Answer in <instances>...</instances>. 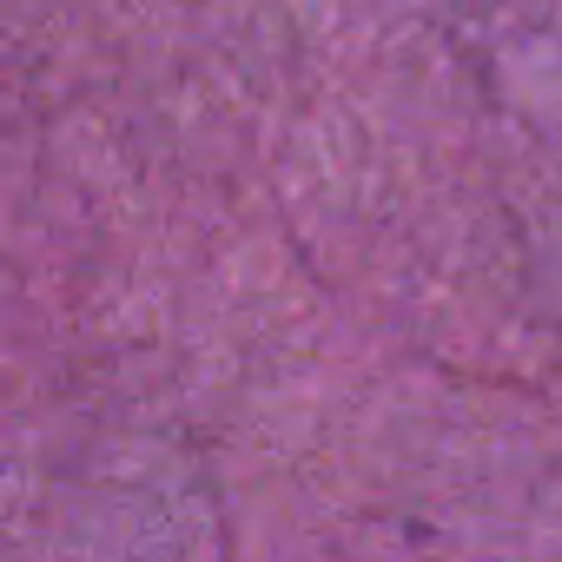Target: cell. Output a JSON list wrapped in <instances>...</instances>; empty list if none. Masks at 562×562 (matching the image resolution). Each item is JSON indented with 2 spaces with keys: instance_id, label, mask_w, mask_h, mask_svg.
Listing matches in <instances>:
<instances>
[]
</instances>
